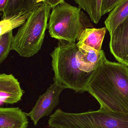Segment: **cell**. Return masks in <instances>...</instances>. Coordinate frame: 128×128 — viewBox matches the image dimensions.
Returning <instances> with one entry per match:
<instances>
[{
	"label": "cell",
	"instance_id": "1",
	"mask_svg": "<svg viewBox=\"0 0 128 128\" xmlns=\"http://www.w3.org/2000/svg\"><path fill=\"white\" fill-rule=\"evenodd\" d=\"M86 92L100 104L99 110L128 115V68L107 59L93 72Z\"/></svg>",
	"mask_w": 128,
	"mask_h": 128
},
{
	"label": "cell",
	"instance_id": "2",
	"mask_svg": "<svg viewBox=\"0 0 128 128\" xmlns=\"http://www.w3.org/2000/svg\"><path fill=\"white\" fill-rule=\"evenodd\" d=\"M76 43L59 40L58 46L50 54L54 73V81L76 92H86L87 86L94 72H87L79 68L76 59Z\"/></svg>",
	"mask_w": 128,
	"mask_h": 128
},
{
	"label": "cell",
	"instance_id": "3",
	"mask_svg": "<svg viewBox=\"0 0 128 128\" xmlns=\"http://www.w3.org/2000/svg\"><path fill=\"white\" fill-rule=\"evenodd\" d=\"M52 8L43 3L35 8L14 36L11 50L21 57L29 58L40 51L48 28Z\"/></svg>",
	"mask_w": 128,
	"mask_h": 128
},
{
	"label": "cell",
	"instance_id": "4",
	"mask_svg": "<svg viewBox=\"0 0 128 128\" xmlns=\"http://www.w3.org/2000/svg\"><path fill=\"white\" fill-rule=\"evenodd\" d=\"M51 128H128V115L98 110L69 113L57 109L48 120Z\"/></svg>",
	"mask_w": 128,
	"mask_h": 128
},
{
	"label": "cell",
	"instance_id": "5",
	"mask_svg": "<svg viewBox=\"0 0 128 128\" xmlns=\"http://www.w3.org/2000/svg\"><path fill=\"white\" fill-rule=\"evenodd\" d=\"M81 9L65 2L53 8L47 28L50 36L76 43L83 30L93 28L91 19Z\"/></svg>",
	"mask_w": 128,
	"mask_h": 128
},
{
	"label": "cell",
	"instance_id": "6",
	"mask_svg": "<svg viewBox=\"0 0 128 128\" xmlns=\"http://www.w3.org/2000/svg\"><path fill=\"white\" fill-rule=\"evenodd\" d=\"M66 86L56 81L50 85L43 94L39 96L31 111L26 113L35 126L40 120L49 116L59 103V97Z\"/></svg>",
	"mask_w": 128,
	"mask_h": 128
},
{
	"label": "cell",
	"instance_id": "7",
	"mask_svg": "<svg viewBox=\"0 0 128 128\" xmlns=\"http://www.w3.org/2000/svg\"><path fill=\"white\" fill-rule=\"evenodd\" d=\"M110 35V52L119 62L128 67V16Z\"/></svg>",
	"mask_w": 128,
	"mask_h": 128
},
{
	"label": "cell",
	"instance_id": "8",
	"mask_svg": "<svg viewBox=\"0 0 128 128\" xmlns=\"http://www.w3.org/2000/svg\"><path fill=\"white\" fill-rule=\"evenodd\" d=\"M78 47L76 59L79 68L87 72L95 70L106 60L103 50L83 45Z\"/></svg>",
	"mask_w": 128,
	"mask_h": 128
},
{
	"label": "cell",
	"instance_id": "9",
	"mask_svg": "<svg viewBox=\"0 0 128 128\" xmlns=\"http://www.w3.org/2000/svg\"><path fill=\"white\" fill-rule=\"evenodd\" d=\"M24 91L18 80L13 74H0V101L3 104H14L22 99Z\"/></svg>",
	"mask_w": 128,
	"mask_h": 128
},
{
	"label": "cell",
	"instance_id": "10",
	"mask_svg": "<svg viewBox=\"0 0 128 128\" xmlns=\"http://www.w3.org/2000/svg\"><path fill=\"white\" fill-rule=\"evenodd\" d=\"M28 116L19 107L0 108V128H27Z\"/></svg>",
	"mask_w": 128,
	"mask_h": 128
},
{
	"label": "cell",
	"instance_id": "11",
	"mask_svg": "<svg viewBox=\"0 0 128 128\" xmlns=\"http://www.w3.org/2000/svg\"><path fill=\"white\" fill-rule=\"evenodd\" d=\"M106 27L100 28H87L81 32L77 40L78 47L85 45L96 50H101L102 43L106 32Z\"/></svg>",
	"mask_w": 128,
	"mask_h": 128
},
{
	"label": "cell",
	"instance_id": "12",
	"mask_svg": "<svg viewBox=\"0 0 128 128\" xmlns=\"http://www.w3.org/2000/svg\"><path fill=\"white\" fill-rule=\"evenodd\" d=\"M32 11L23 10L13 15L3 17L0 22V35L22 26L29 17Z\"/></svg>",
	"mask_w": 128,
	"mask_h": 128
},
{
	"label": "cell",
	"instance_id": "13",
	"mask_svg": "<svg viewBox=\"0 0 128 128\" xmlns=\"http://www.w3.org/2000/svg\"><path fill=\"white\" fill-rule=\"evenodd\" d=\"M128 16V0H122L110 11L105 21L110 34Z\"/></svg>",
	"mask_w": 128,
	"mask_h": 128
},
{
	"label": "cell",
	"instance_id": "14",
	"mask_svg": "<svg viewBox=\"0 0 128 128\" xmlns=\"http://www.w3.org/2000/svg\"><path fill=\"white\" fill-rule=\"evenodd\" d=\"M81 9L89 16L91 20L97 24L101 18V8L103 0H73Z\"/></svg>",
	"mask_w": 128,
	"mask_h": 128
},
{
	"label": "cell",
	"instance_id": "15",
	"mask_svg": "<svg viewBox=\"0 0 128 128\" xmlns=\"http://www.w3.org/2000/svg\"><path fill=\"white\" fill-rule=\"evenodd\" d=\"M38 6L36 0H9L3 12V17L13 15L23 10L32 11Z\"/></svg>",
	"mask_w": 128,
	"mask_h": 128
},
{
	"label": "cell",
	"instance_id": "16",
	"mask_svg": "<svg viewBox=\"0 0 128 128\" xmlns=\"http://www.w3.org/2000/svg\"><path fill=\"white\" fill-rule=\"evenodd\" d=\"M14 36L13 31L0 35V64L7 59L11 50V44Z\"/></svg>",
	"mask_w": 128,
	"mask_h": 128
},
{
	"label": "cell",
	"instance_id": "17",
	"mask_svg": "<svg viewBox=\"0 0 128 128\" xmlns=\"http://www.w3.org/2000/svg\"><path fill=\"white\" fill-rule=\"evenodd\" d=\"M122 0H103L101 8V16L110 12Z\"/></svg>",
	"mask_w": 128,
	"mask_h": 128
},
{
	"label": "cell",
	"instance_id": "18",
	"mask_svg": "<svg viewBox=\"0 0 128 128\" xmlns=\"http://www.w3.org/2000/svg\"><path fill=\"white\" fill-rule=\"evenodd\" d=\"M64 2V0H45L44 3L47 4L52 8L60 3Z\"/></svg>",
	"mask_w": 128,
	"mask_h": 128
},
{
	"label": "cell",
	"instance_id": "19",
	"mask_svg": "<svg viewBox=\"0 0 128 128\" xmlns=\"http://www.w3.org/2000/svg\"><path fill=\"white\" fill-rule=\"evenodd\" d=\"M9 0H0V10L4 12L7 7Z\"/></svg>",
	"mask_w": 128,
	"mask_h": 128
},
{
	"label": "cell",
	"instance_id": "20",
	"mask_svg": "<svg viewBox=\"0 0 128 128\" xmlns=\"http://www.w3.org/2000/svg\"><path fill=\"white\" fill-rule=\"evenodd\" d=\"M45 0H36V3L38 6L41 5L44 3Z\"/></svg>",
	"mask_w": 128,
	"mask_h": 128
}]
</instances>
